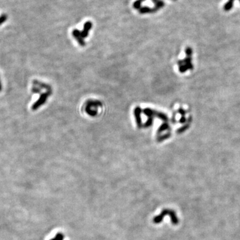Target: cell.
I'll return each mask as SVG.
<instances>
[{
  "instance_id": "6da1fadb",
  "label": "cell",
  "mask_w": 240,
  "mask_h": 240,
  "mask_svg": "<svg viewBox=\"0 0 240 240\" xmlns=\"http://www.w3.org/2000/svg\"><path fill=\"white\" fill-rule=\"evenodd\" d=\"M166 215H170L171 218V221H172V224L174 225H178L179 223V219L178 216L176 215V213L175 212L174 210H172V209H165L162 211V212L159 214V215L156 216L153 218V222L155 224H159L162 221H163V217Z\"/></svg>"
},
{
  "instance_id": "7a4b0ae2",
  "label": "cell",
  "mask_w": 240,
  "mask_h": 240,
  "mask_svg": "<svg viewBox=\"0 0 240 240\" xmlns=\"http://www.w3.org/2000/svg\"><path fill=\"white\" fill-rule=\"evenodd\" d=\"M144 1H145V0H137V1H136L135 3H133V8H135V9H138V8H140V6H141L142 2Z\"/></svg>"
},
{
  "instance_id": "3957f363",
  "label": "cell",
  "mask_w": 240,
  "mask_h": 240,
  "mask_svg": "<svg viewBox=\"0 0 240 240\" xmlns=\"http://www.w3.org/2000/svg\"><path fill=\"white\" fill-rule=\"evenodd\" d=\"M64 238V235L62 234V233H57V235H56V236L54 237L53 239H51V240H63Z\"/></svg>"
},
{
  "instance_id": "277c9868",
  "label": "cell",
  "mask_w": 240,
  "mask_h": 240,
  "mask_svg": "<svg viewBox=\"0 0 240 240\" xmlns=\"http://www.w3.org/2000/svg\"><path fill=\"white\" fill-rule=\"evenodd\" d=\"M7 18H8L7 15H5V14L2 15V16L0 17V25H1L2 23L4 22V21H5L6 19H7Z\"/></svg>"
}]
</instances>
